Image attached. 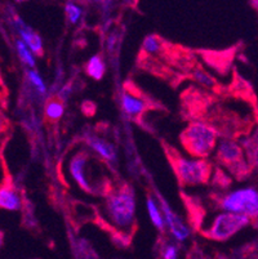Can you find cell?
Returning a JSON list of instances; mask_svg holds the SVG:
<instances>
[{
    "mask_svg": "<svg viewBox=\"0 0 258 259\" xmlns=\"http://www.w3.org/2000/svg\"><path fill=\"white\" fill-rule=\"evenodd\" d=\"M185 150L194 159H205L218 145V134L216 129L205 122H191L181 134Z\"/></svg>",
    "mask_w": 258,
    "mask_h": 259,
    "instance_id": "obj_1",
    "label": "cell"
},
{
    "mask_svg": "<svg viewBox=\"0 0 258 259\" xmlns=\"http://www.w3.org/2000/svg\"><path fill=\"white\" fill-rule=\"evenodd\" d=\"M106 210L110 222L119 230L127 231L136 221V197L131 187L124 186L108 194Z\"/></svg>",
    "mask_w": 258,
    "mask_h": 259,
    "instance_id": "obj_2",
    "label": "cell"
},
{
    "mask_svg": "<svg viewBox=\"0 0 258 259\" xmlns=\"http://www.w3.org/2000/svg\"><path fill=\"white\" fill-rule=\"evenodd\" d=\"M222 211L240 214L250 221L258 218V188L253 186L240 187L227 192L218 202Z\"/></svg>",
    "mask_w": 258,
    "mask_h": 259,
    "instance_id": "obj_3",
    "label": "cell"
},
{
    "mask_svg": "<svg viewBox=\"0 0 258 259\" xmlns=\"http://www.w3.org/2000/svg\"><path fill=\"white\" fill-rule=\"evenodd\" d=\"M250 222L252 221L244 215L222 211L214 217V220L204 234L208 239L214 241H226L235 236L241 230H244L248 225H250Z\"/></svg>",
    "mask_w": 258,
    "mask_h": 259,
    "instance_id": "obj_4",
    "label": "cell"
},
{
    "mask_svg": "<svg viewBox=\"0 0 258 259\" xmlns=\"http://www.w3.org/2000/svg\"><path fill=\"white\" fill-rule=\"evenodd\" d=\"M173 168L177 178L183 186L202 185L210 177V164L205 159L177 157L173 160Z\"/></svg>",
    "mask_w": 258,
    "mask_h": 259,
    "instance_id": "obj_5",
    "label": "cell"
},
{
    "mask_svg": "<svg viewBox=\"0 0 258 259\" xmlns=\"http://www.w3.org/2000/svg\"><path fill=\"white\" fill-rule=\"evenodd\" d=\"M158 201H159L160 209H162L163 217H164L165 228L169 230L170 235L174 240H177L178 242L185 241L190 236V230L188 226L185 225L183 221L174 213L173 209L170 208L169 204L163 197H158Z\"/></svg>",
    "mask_w": 258,
    "mask_h": 259,
    "instance_id": "obj_6",
    "label": "cell"
},
{
    "mask_svg": "<svg viewBox=\"0 0 258 259\" xmlns=\"http://www.w3.org/2000/svg\"><path fill=\"white\" fill-rule=\"evenodd\" d=\"M217 159L227 165L229 168L238 170L239 166L244 165L243 162V150L240 146L234 141L225 140L217 145L216 148Z\"/></svg>",
    "mask_w": 258,
    "mask_h": 259,
    "instance_id": "obj_7",
    "label": "cell"
},
{
    "mask_svg": "<svg viewBox=\"0 0 258 259\" xmlns=\"http://www.w3.org/2000/svg\"><path fill=\"white\" fill-rule=\"evenodd\" d=\"M12 26L18 32L20 39L30 48V51L35 56H40L43 53V40L38 32H35L30 26L26 25L18 16L12 17Z\"/></svg>",
    "mask_w": 258,
    "mask_h": 259,
    "instance_id": "obj_8",
    "label": "cell"
},
{
    "mask_svg": "<svg viewBox=\"0 0 258 259\" xmlns=\"http://www.w3.org/2000/svg\"><path fill=\"white\" fill-rule=\"evenodd\" d=\"M87 164H88V155L85 152H79L70 160L68 170L72 180L79 185V187L89 192L92 191V186L91 181L87 177Z\"/></svg>",
    "mask_w": 258,
    "mask_h": 259,
    "instance_id": "obj_9",
    "label": "cell"
},
{
    "mask_svg": "<svg viewBox=\"0 0 258 259\" xmlns=\"http://www.w3.org/2000/svg\"><path fill=\"white\" fill-rule=\"evenodd\" d=\"M87 143L89 145V147L96 152L98 156L102 157L103 160L108 162H117L118 160V152L117 148L113 143L107 142V141L102 140V138L97 137V136H89L87 138Z\"/></svg>",
    "mask_w": 258,
    "mask_h": 259,
    "instance_id": "obj_10",
    "label": "cell"
},
{
    "mask_svg": "<svg viewBox=\"0 0 258 259\" xmlns=\"http://www.w3.org/2000/svg\"><path fill=\"white\" fill-rule=\"evenodd\" d=\"M22 206V200L17 190L11 183H4L0 186V209L9 211L20 210Z\"/></svg>",
    "mask_w": 258,
    "mask_h": 259,
    "instance_id": "obj_11",
    "label": "cell"
},
{
    "mask_svg": "<svg viewBox=\"0 0 258 259\" xmlns=\"http://www.w3.org/2000/svg\"><path fill=\"white\" fill-rule=\"evenodd\" d=\"M122 106L125 114L132 117H136L145 111L146 102L143 98L138 97L132 92H124L122 97Z\"/></svg>",
    "mask_w": 258,
    "mask_h": 259,
    "instance_id": "obj_12",
    "label": "cell"
},
{
    "mask_svg": "<svg viewBox=\"0 0 258 259\" xmlns=\"http://www.w3.org/2000/svg\"><path fill=\"white\" fill-rule=\"evenodd\" d=\"M146 209H148L149 218H150V221L153 222V225L159 231H164V217H163L162 209H160L158 199H155L154 196H150V195H149L148 199H146Z\"/></svg>",
    "mask_w": 258,
    "mask_h": 259,
    "instance_id": "obj_13",
    "label": "cell"
},
{
    "mask_svg": "<svg viewBox=\"0 0 258 259\" xmlns=\"http://www.w3.org/2000/svg\"><path fill=\"white\" fill-rule=\"evenodd\" d=\"M85 72L94 80H101L106 72V65L101 56H93L85 65Z\"/></svg>",
    "mask_w": 258,
    "mask_h": 259,
    "instance_id": "obj_14",
    "label": "cell"
},
{
    "mask_svg": "<svg viewBox=\"0 0 258 259\" xmlns=\"http://www.w3.org/2000/svg\"><path fill=\"white\" fill-rule=\"evenodd\" d=\"M14 46H16V51H17L18 58H20L21 62L27 67V70H34L35 66H36L35 54L30 51V48L21 39L16 40Z\"/></svg>",
    "mask_w": 258,
    "mask_h": 259,
    "instance_id": "obj_15",
    "label": "cell"
},
{
    "mask_svg": "<svg viewBox=\"0 0 258 259\" xmlns=\"http://www.w3.org/2000/svg\"><path fill=\"white\" fill-rule=\"evenodd\" d=\"M26 77H27L28 84L32 87L35 93L40 97H46L47 93H48V88H47L46 83H44V80H43L42 75L36 71V70H27L26 71Z\"/></svg>",
    "mask_w": 258,
    "mask_h": 259,
    "instance_id": "obj_16",
    "label": "cell"
},
{
    "mask_svg": "<svg viewBox=\"0 0 258 259\" xmlns=\"http://www.w3.org/2000/svg\"><path fill=\"white\" fill-rule=\"evenodd\" d=\"M44 114L52 121H56V120H60L61 117L65 114V106L63 102H61L58 98L57 100H49L46 103V107H44Z\"/></svg>",
    "mask_w": 258,
    "mask_h": 259,
    "instance_id": "obj_17",
    "label": "cell"
},
{
    "mask_svg": "<svg viewBox=\"0 0 258 259\" xmlns=\"http://www.w3.org/2000/svg\"><path fill=\"white\" fill-rule=\"evenodd\" d=\"M143 51L149 54H156L162 51V40L155 35H150L143 40Z\"/></svg>",
    "mask_w": 258,
    "mask_h": 259,
    "instance_id": "obj_18",
    "label": "cell"
},
{
    "mask_svg": "<svg viewBox=\"0 0 258 259\" xmlns=\"http://www.w3.org/2000/svg\"><path fill=\"white\" fill-rule=\"evenodd\" d=\"M65 13H66V17H67V21L72 25L79 22L82 20V8L79 6L74 3H67L65 7Z\"/></svg>",
    "mask_w": 258,
    "mask_h": 259,
    "instance_id": "obj_19",
    "label": "cell"
},
{
    "mask_svg": "<svg viewBox=\"0 0 258 259\" xmlns=\"http://www.w3.org/2000/svg\"><path fill=\"white\" fill-rule=\"evenodd\" d=\"M194 77H195L196 81L202 84V85L208 87V88H212V87H214V80H213L212 77L207 74V72L202 71V70H198V71L194 72Z\"/></svg>",
    "mask_w": 258,
    "mask_h": 259,
    "instance_id": "obj_20",
    "label": "cell"
},
{
    "mask_svg": "<svg viewBox=\"0 0 258 259\" xmlns=\"http://www.w3.org/2000/svg\"><path fill=\"white\" fill-rule=\"evenodd\" d=\"M163 259H177L178 258V248L174 244H168L163 249Z\"/></svg>",
    "mask_w": 258,
    "mask_h": 259,
    "instance_id": "obj_21",
    "label": "cell"
},
{
    "mask_svg": "<svg viewBox=\"0 0 258 259\" xmlns=\"http://www.w3.org/2000/svg\"><path fill=\"white\" fill-rule=\"evenodd\" d=\"M70 94H71V85L70 84H66V85H63L62 88L58 91V100H60L61 102H65Z\"/></svg>",
    "mask_w": 258,
    "mask_h": 259,
    "instance_id": "obj_22",
    "label": "cell"
},
{
    "mask_svg": "<svg viewBox=\"0 0 258 259\" xmlns=\"http://www.w3.org/2000/svg\"><path fill=\"white\" fill-rule=\"evenodd\" d=\"M4 244V234H3V231L0 230V248L3 246Z\"/></svg>",
    "mask_w": 258,
    "mask_h": 259,
    "instance_id": "obj_23",
    "label": "cell"
},
{
    "mask_svg": "<svg viewBox=\"0 0 258 259\" xmlns=\"http://www.w3.org/2000/svg\"><path fill=\"white\" fill-rule=\"evenodd\" d=\"M252 6L254 7V8L257 9V11H258V0H255V2H253V3H252Z\"/></svg>",
    "mask_w": 258,
    "mask_h": 259,
    "instance_id": "obj_24",
    "label": "cell"
}]
</instances>
